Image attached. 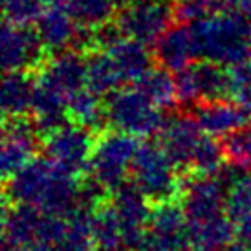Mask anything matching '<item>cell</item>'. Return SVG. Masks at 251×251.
Instances as JSON below:
<instances>
[{"label": "cell", "mask_w": 251, "mask_h": 251, "mask_svg": "<svg viewBox=\"0 0 251 251\" xmlns=\"http://www.w3.org/2000/svg\"><path fill=\"white\" fill-rule=\"evenodd\" d=\"M198 57L220 66H235L250 59L251 31L242 15L220 11L193 22Z\"/></svg>", "instance_id": "obj_2"}, {"label": "cell", "mask_w": 251, "mask_h": 251, "mask_svg": "<svg viewBox=\"0 0 251 251\" xmlns=\"http://www.w3.org/2000/svg\"><path fill=\"white\" fill-rule=\"evenodd\" d=\"M37 81L28 72H6L2 83V112L6 119L24 118L33 110Z\"/></svg>", "instance_id": "obj_20"}, {"label": "cell", "mask_w": 251, "mask_h": 251, "mask_svg": "<svg viewBox=\"0 0 251 251\" xmlns=\"http://www.w3.org/2000/svg\"><path fill=\"white\" fill-rule=\"evenodd\" d=\"M44 0H2V11L6 22L17 26H29L42 15Z\"/></svg>", "instance_id": "obj_27"}, {"label": "cell", "mask_w": 251, "mask_h": 251, "mask_svg": "<svg viewBox=\"0 0 251 251\" xmlns=\"http://www.w3.org/2000/svg\"><path fill=\"white\" fill-rule=\"evenodd\" d=\"M81 183L53 160L39 158L7 178L6 196L13 203L33 205L51 215H70L77 207Z\"/></svg>", "instance_id": "obj_1"}, {"label": "cell", "mask_w": 251, "mask_h": 251, "mask_svg": "<svg viewBox=\"0 0 251 251\" xmlns=\"http://www.w3.org/2000/svg\"><path fill=\"white\" fill-rule=\"evenodd\" d=\"M105 112L106 121L116 130L136 138L161 132L167 123V119L163 118V108L152 103L138 86L119 88L108 94Z\"/></svg>", "instance_id": "obj_3"}, {"label": "cell", "mask_w": 251, "mask_h": 251, "mask_svg": "<svg viewBox=\"0 0 251 251\" xmlns=\"http://www.w3.org/2000/svg\"><path fill=\"white\" fill-rule=\"evenodd\" d=\"M154 55L163 68L175 74L193 64L198 57L193 26L180 22L178 26L169 28L154 42Z\"/></svg>", "instance_id": "obj_17"}, {"label": "cell", "mask_w": 251, "mask_h": 251, "mask_svg": "<svg viewBox=\"0 0 251 251\" xmlns=\"http://www.w3.org/2000/svg\"><path fill=\"white\" fill-rule=\"evenodd\" d=\"M64 6L79 26L99 28L108 24L116 11V0H64Z\"/></svg>", "instance_id": "obj_24"}, {"label": "cell", "mask_w": 251, "mask_h": 251, "mask_svg": "<svg viewBox=\"0 0 251 251\" xmlns=\"http://www.w3.org/2000/svg\"><path fill=\"white\" fill-rule=\"evenodd\" d=\"M68 116L74 119V123L86 128H98L106 119V112L105 105L99 103V94L86 86L68 99Z\"/></svg>", "instance_id": "obj_23"}, {"label": "cell", "mask_w": 251, "mask_h": 251, "mask_svg": "<svg viewBox=\"0 0 251 251\" xmlns=\"http://www.w3.org/2000/svg\"><path fill=\"white\" fill-rule=\"evenodd\" d=\"M235 237V222L227 213L187 222V244L191 251H226Z\"/></svg>", "instance_id": "obj_18"}, {"label": "cell", "mask_w": 251, "mask_h": 251, "mask_svg": "<svg viewBox=\"0 0 251 251\" xmlns=\"http://www.w3.org/2000/svg\"><path fill=\"white\" fill-rule=\"evenodd\" d=\"M226 156L229 158L231 163H237L240 167L250 169L251 167V125L238 132L227 136V140L224 143Z\"/></svg>", "instance_id": "obj_29"}, {"label": "cell", "mask_w": 251, "mask_h": 251, "mask_svg": "<svg viewBox=\"0 0 251 251\" xmlns=\"http://www.w3.org/2000/svg\"><path fill=\"white\" fill-rule=\"evenodd\" d=\"M187 220L175 200L156 203L140 251H178L187 248Z\"/></svg>", "instance_id": "obj_10"}, {"label": "cell", "mask_w": 251, "mask_h": 251, "mask_svg": "<svg viewBox=\"0 0 251 251\" xmlns=\"http://www.w3.org/2000/svg\"><path fill=\"white\" fill-rule=\"evenodd\" d=\"M237 6L240 9V15L250 24V31H251V0H237Z\"/></svg>", "instance_id": "obj_32"}, {"label": "cell", "mask_w": 251, "mask_h": 251, "mask_svg": "<svg viewBox=\"0 0 251 251\" xmlns=\"http://www.w3.org/2000/svg\"><path fill=\"white\" fill-rule=\"evenodd\" d=\"M227 215L237 224L242 218L251 216V175L246 173L227 193Z\"/></svg>", "instance_id": "obj_28"}, {"label": "cell", "mask_w": 251, "mask_h": 251, "mask_svg": "<svg viewBox=\"0 0 251 251\" xmlns=\"http://www.w3.org/2000/svg\"><path fill=\"white\" fill-rule=\"evenodd\" d=\"M178 251H191V250H187V248H183V250H178Z\"/></svg>", "instance_id": "obj_35"}, {"label": "cell", "mask_w": 251, "mask_h": 251, "mask_svg": "<svg viewBox=\"0 0 251 251\" xmlns=\"http://www.w3.org/2000/svg\"><path fill=\"white\" fill-rule=\"evenodd\" d=\"M195 119L209 136H231L250 125L251 106L235 99L202 101L195 106Z\"/></svg>", "instance_id": "obj_13"}, {"label": "cell", "mask_w": 251, "mask_h": 251, "mask_svg": "<svg viewBox=\"0 0 251 251\" xmlns=\"http://www.w3.org/2000/svg\"><path fill=\"white\" fill-rule=\"evenodd\" d=\"M79 22L72 17L66 6H50L46 7L37 21V35L41 39L46 51L63 53L66 50L74 48L77 44L81 28H77Z\"/></svg>", "instance_id": "obj_16"}, {"label": "cell", "mask_w": 251, "mask_h": 251, "mask_svg": "<svg viewBox=\"0 0 251 251\" xmlns=\"http://www.w3.org/2000/svg\"><path fill=\"white\" fill-rule=\"evenodd\" d=\"M99 251H132V250H128L125 246H119V248H110V250H99Z\"/></svg>", "instance_id": "obj_34"}, {"label": "cell", "mask_w": 251, "mask_h": 251, "mask_svg": "<svg viewBox=\"0 0 251 251\" xmlns=\"http://www.w3.org/2000/svg\"><path fill=\"white\" fill-rule=\"evenodd\" d=\"M203 136L205 134L195 118L178 116V118L167 119L165 126L161 128L160 145L165 149V152L178 167L191 169L196 149Z\"/></svg>", "instance_id": "obj_15"}, {"label": "cell", "mask_w": 251, "mask_h": 251, "mask_svg": "<svg viewBox=\"0 0 251 251\" xmlns=\"http://www.w3.org/2000/svg\"><path fill=\"white\" fill-rule=\"evenodd\" d=\"M136 86L140 88L147 98L152 103L167 110L171 106H175L178 103V94H176V79L169 74L167 68H151L145 75L141 77L136 83Z\"/></svg>", "instance_id": "obj_22"}, {"label": "cell", "mask_w": 251, "mask_h": 251, "mask_svg": "<svg viewBox=\"0 0 251 251\" xmlns=\"http://www.w3.org/2000/svg\"><path fill=\"white\" fill-rule=\"evenodd\" d=\"M37 134L39 130L35 123L31 125L24 118L7 119L2 140V154H0L2 176L6 180L26 167L29 161L35 160Z\"/></svg>", "instance_id": "obj_14"}, {"label": "cell", "mask_w": 251, "mask_h": 251, "mask_svg": "<svg viewBox=\"0 0 251 251\" xmlns=\"http://www.w3.org/2000/svg\"><path fill=\"white\" fill-rule=\"evenodd\" d=\"M175 161L160 143H141L132 161V183L151 202L175 200L178 193V173Z\"/></svg>", "instance_id": "obj_5"}, {"label": "cell", "mask_w": 251, "mask_h": 251, "mask_svg": "<svg viewBox=\"0 0 251 251\" xmlns=\"http://www.w3.org/2000/svg\"><path fill=\"white\" fill-rule=\"evenodd\" d=\"M235 237H237L238 244L251 251V216L242 218L235 224Z\"/></svg>", "instance_id": "obj_31"}, {"label": "cell", "mask_w": 251, "mask_h": 251, "mask_svg": "<svg viewBox=\"0 0 251 251\" xmlns=\"http://www.w3.org/2000/svg\"><path fill=\"white\" fill-rule=\"evenodd\" d=\"M140 149L138 138L130 134L114 132L103 134L96 140L88 171L94 180L106 191H116L126 183V176L132 171V161Z\"/></svg>", "instance_id": "obj_4"}, {"label": "cell", "mask_w": 251, "mask_h": 251, "mask_svg": "<svg viewBox=\"0 0 251 251\" xmlns=\"http://www.w3.org/2000/svg\"><path fill=\"white\" fill-rule=\"evenodd\" d=\"M226 251H248V250H246V248H242V246H240V244H238V242H237V244H235V246L231 244L229 248H227V250H226Z\"/></svg>", "instance_id": "obj_33"}, {"label": "cell", "mask_w": 251, "mask_h": 251, "mask_svg": "<svg viewBox=\"0 0 251 251\" xmlns=\"http://www.w3.org/2000/svg\"><path fill=\"white\" fill-rule=\"evenodd\" d=\"M86 59H83L77 51L66 50L63 53H57L48 64L42 66L37 84L68 101L75 92L86 88Z\"/></svg>", "instance_id": "obj_12"}, {"label": "cell", "mask_w": 251, "mask_h": 251, "mask_svg": "<svg viewBox=\"0 0 251 251\" xmlns=\"http://www.w3.org/2000/svg\"><path fill=\"white\" fill-rule=\"evenodd\" d=\"M92 238L94 244L99 250H110L123 246V233L121 226L114 209L110 205H101L99 209L94 211L92 215Z\"/></svg>", "instance_id": "obj_25"}, {"label": "cell", "mask_w": 251, "mask_h": 251, "mask_svg": "<svg viewBox=\"0 0 251 251\" xmlns=\"http://www.w3.org/2000/svg\"><path fill=\"white\" fill-rule=\"evenodd\" d=\"M44 46L37 31H29L28 26L4 24L0 37V55L6 72H28L41 66L44 59Z\"/></svg>", "instance_id": "obj_11"}, {"label": "cell", "mask_w": 251, "mask_h": 251, "mask_svg": "<svg viewBox=\"0 0 251 251\" xmlns=\"http://www.w3.org/2000/svg\"><path fill=\"white\" fill-rule=\"evenodd\" d=\"M105 51H108V55L112 57L123 83H138L152 68L151 51L147 50V44L140 41L123 37Z\"/></svg>", "instance_id": "obj_19"}, {"label": "cell", "mask_w": 251, "mask_h": 251, "mask_svg": "<svg viewBox=\"0 0 251 251\" xmlns=\"http://www.w3.org/2000/svg\"><path fill=\"white\" fill-rule=\"evenodd\" d=\"M178 103L183 106L198 105L202 101H215L229 96V72L211 61L193 63L176 72Z\"/></svg>", "instance_id": "obj_7"}, {"label": "cell", "mask_w": 251, "mask_h": 251, "mask_svg": "<svg viewBox=\"0 0 251 251\" xmlns=\"http://www.w3.org/2000/svg\"><path fill=\"white\" fill-rule=\"evenodd\" d=\"M224 154H226L224 145L215 140V136L205 134L196 149L191 169L198 175H215L222 169Z\"/></svg>", "instance_id": "obj_26"}, {"label": "cell", "mask_w": 251, "mask_h": 251, "mask_svg": "<svg viewBox=\"0 0 251 251\" xmlns=\"http://www.w3.org/2000/svg\"><path fill=\"white\" fill-rule=\"evenodd\" d=\"M86 64H88L86 86L99 96L112 94V92L119 90L121 84H125L116 64L112 61V57L105 50H99L94 55H90V59H86Z\"/></svg>", "instance_id": "obj_21"}, {"label": "cell", "mask_w": 251, "mask_h": 251, "mask_svg": "<svg viewBox=\"0 0 251 251\" xmlns=\"http://www.w3.org/2000/svg\"><path fill=\"white\" fill-rule=\"evenodd\" d=\"M110 207L121 226L123 246L132 251H140L152 215V211L149 209V198L134 183H125L114 191Z\"/></svg>", "instance_id": "obj_9"}, {"label": "cell", "mask_w": 251, "mask_h": 251, "mask_svg": "<svg viewBox=\"0 0 251 251\" xmlns=\"http://www.w3.org/2000/svg\"><path fill=\"white\" fill-rule=\"evenodd\" d=\"M229 96L251 106V57L229 68Z\"/></svg>", "instance_id": "obj_30"}, {"label": "cell", "mask_w": 251, "mask_h": 251, "mask_svg": "<svg viewBox=\"0 0 251 251\" xmlns=\"http://www.w3.org/2000/svg\"><path fill=\"white\" fill-rule=\"evenodd\" d=\"M173 17L175 6L167 0H132L121 7L116 24L128 39L154 44L169 29Z\"/></svg>", "instance_id": "obj_6"}, {"label": "cell", "mask_w": 251, "mask_h": 251, "mask_svg": "<svg viewBox=\"0 0 251 251\" xmlns=\"http://www.w3.org/2000/svg\"><path fill=\"white\" fill-rule=\"evenodd\" d=\"M96 141L90 128L79 123H64L46 136V156L72 175H79L88 169Z\"/></svg>", "instance_id": "obj_8"}]
</instances>
